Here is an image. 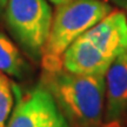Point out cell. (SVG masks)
<instances>
[{
    "label": "cell",
    "instance_id": "1",
    "mask_svg": "<svg viewBox=\"0 0 127 127\" xmlns=\"http://www.w3.org/2000/svg\"><path fill=\"white\" fill-rule=\"evenodd\" d=\"M41 85L50 92L68 125L102 127L105 74H75L64 69L44 71Z\"/></svg>",
    "mask_w": 127,
    "mask_h": 127
},
{
    "label": "cell",
    "instance_id": "2",
    "mask_svg": "<svg viewBox=\"0 0 127 127\" xmlns=\"http://www.w3.org/2000/svg\"><path fill=\"white\" fill-rule=\"evenodd\" d=\"M111 11L112 5L105 0H69L58 5L40 59L42 69L54 71L63 67L61 57L68 46Z\"/></svg>",
    "mask_w": 127,
    "mask_h": 127
},
{
    "label": "cell",
    "instance_id": "3",
    "mask_svg": "<svg viewBox=\"0 0 127 127\" xmlns=\"http://www.w3.org/2000/svg\"><path fill=\"white\" fill-rule=\"evenodd\" d=\"M53 13L48 0H7L5 20L15 40L32 59L40 60Z\"/></svg>",
    "mask_w": 127,
    "mask_h": 127
},
{
    "label": "cell",
    "instance_id": "4",
    "mask_svg": "<svg viewBox=\"0 0 127 127\" xmlns=\"http://www.w3.org/2000/svg\"><path fill=\"white\" fill-rule=\"evenodd\" d=\"M67 124L52 94L40 84L17 102L6 127H63Z\"/></svg>",
    "mask_w": 127,
    "mask_h": 127
},
{
    "label": "cell",
    "instance_id": "5",
    "mask_svg": "<svg viewBox=\"0 0 127 127\" xmlns=\"http://www.w3.org/2000/svg\"><path fill=\"white\" fill-rule=\"evenodd\" d=\"M127 118V53L112 61L105 74L102 127H120Z\"/></svg>",
    "mask_w": 127,
    "mask_h": 127
},
{
    "label": "cell",
    "instance_id": "6",
    "mask_svg": "<svg viewBox=\"0 0 127 127\" xmlns=\"http://www.w3.org/2000/svg\"><path fill=\"white\" fill-rule=\"evenodd\" d=\"M108 60L127 53V14L112 9L106 17L84 33Z\"/></svg>",
    "mask_w": 127,
    "mask_h": 127
},
{
    "label": "cell",
    "instance_id": "7",
    "mask_svg": "<svg viewBox=\"0 0 127 127\" xmlns=\"http://www.w3.org/2000/svg\"><path fill=\"white\" fill-rule=\"evenodd\" d=\"M63 68L75 74H106L112 64L85 34L78 38L61 57Z\"/></svg>",
    "mask_w": 127,
    "mask_h": 127
},
{
    "label": "cell",
    "instance_id": "8",
    "mask_svg": "<svg viewBox=\"0 0 127 127\" xmlns=\"http://www.w3.org/2000/svg\"><path fill=\"white\" fill-rule=\"evenodd\" d=\"M28 66L13 41L0 31V71L14 78H23Z\"/></svg>",
    "mask_w": 127,
    "mask_h": 127
},
{
    "label": "cell",
    "instance_id": "9",
    "mask_svg": "<svg viewBox=\"0 0 127 127\" xmlns=\"http://www.w3.org/2000/svg\"><path fill=\"white\" fill-rule=\"evenodd\" d=\"M13 95L7 77L0 71V127H6L7 120L12 113Z\"/></svg>",
    "mask_w": 127,
    "mask_h": 127
},
{
    "label": "cell",
    "instance_id": "10",
    "mask_svg": "<svg viewBox=\"0 0 127 127\" xmlns=\"http://www.w3.org/2000/svg\"><path fill=\"white\" fill-rule=\"evenodd\" d=\"M105 1H107L111 5H115L118 7H123V8L127 7V0H105Z\"/></svg>",
    "mask_w": 127,
    "mask_h": 127
},
{
    "label": "cell",
    "instance_id": "11",
    "mask_svg": "<svg viewBox=\"0 0 127 127\" xmlns=\"http://www.w3.org/2000/svg\"><path fill=\"white\" fill-rule=\"evenodd\" d=\"M50 2H53V4H55L57 6L58 5H61V4H65V2H67V1H69V0H48Z\"/></svg>",
    "mask_w": 127,
    "mask_h": 127
},
{
    "label": "cell",
    "instance_id": "12",
    "mask_svg": "<svg viewBox=\"0 0 127 127\" xmlns=\"http://www.w3.org/2000/svg\"><path fill=\"white\" fill-rule=\"evenodd\" d=\"M6 2H7V0H0V12H1V11L5 8Z\"/></svg>",
    "mask_w": 127,
    "mask_h": 127
},
{
    "label": "cell",
    "instance_id": "13",
    "mask_svg": "<svg viewBox=\"0 0 127 127\" xmlns=\"http://www.w3.org/2000/svg\"><path fill=\"white\" fill-rule=\"evenodd\" d=\"M63 127H69V125L67 124V125H65V126H63Z\"/></svg>",
    "mask_w": 127,
    "mask_h": 127
},
{
    "label": "cell",
    "instance_id": "14",
    "mask_svg": "<svg viewBox=\"0 0 127 127\" xmlns=\"http://www.w3.org/2000/svg\"><path fill=\"white\" fill-rule=\"evenodd\" d=\"M120 127H124V126H120Z\"/></svg>",
    "mask_w": 127,
    "mask_h": 127
},
{
    "label": "cell",
    "instance_id": "15",
    "mask_svg": "<svg viewBox=\"0 0 127 127\" xmlns=\"http://www.w3.org/2000/svg\"><path fill=\"white\" fill-rule=\"evenodd\" d=\"M126 8H127V7H126Z\"/></svg>",
    "mask_w": 127,
    "mask_h": 127
}]
</instances>
